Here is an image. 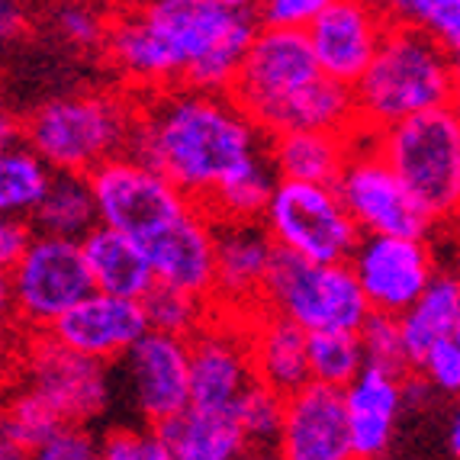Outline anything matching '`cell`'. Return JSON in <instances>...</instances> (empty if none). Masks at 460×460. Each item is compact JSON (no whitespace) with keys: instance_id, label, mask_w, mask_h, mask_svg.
<instances>
[{"instance_id":"cell-1","label":"cell","mask_w":460,"mask_h":460,"mask_svg":"<svg viewBox=\"0 0 460 460\" xmlns=\"http://www.w3.org/2000/svg\"><path fill=\"white\" fill-rule=\"evenodd\" d=\"M258 30V4L158 0L110 16L103 55L136 97L171 87L229 93Z\"/></svg>"},{"instance_id":"cell-2","label":"cell","mask_w":460,"mask_h":460,"mask_svg":"<svg viewBox=\"0 0 460 460\" xmlns=\"http://www.w3.org/2000/svg\"><path fill=\"white\" fill-rule=\"evenodd\" d=\"M203 207L219 187L268 155V136L229 93L171 87L136 97L129 152Z\"/></svg>"},{"instance_id":"cell-3","label":"cell","mask_w":460,"mask_h":460,"mask_svg":"<svg viewBox=\"0 0 460 460\" xmlns=\"http://www.w3.org/2000/svg\"><path fill=\"white\" fill-rule=\"evenodd\" d=\"M358 123L367 132H384L422 113L451 107V55L415 26L393 23L367 75L354 84Z\"/></svg>"},{"instance_id":"cell-4","label":"cell","mask_w":460,"mask_h":460,"mask_svg":"<svg viewBox=\"0 0 460 460\" xmlns=\"http://www.w3.org/2000/svg\"><path fill=\"white\" fill-rule=\"evenodd\" d=\"M136 93L75 91L46 100L23 123L26 146L55 174H87L129 152Z\"/></svg>"},{"instance_id":"cell-5","label":"cell","mask_w":460,"mask_h":460,"mask_svg":"<svg viewBox=\"0 0 460 460\" xmlns=\"http://www.w3.org/2000/svg\"><path fill=\"white\" fill-rule=\"evenodd\" d=\"M376 148L415 203L435 219L460 216V116L454 107L422 113L406 123L374 132Z\"/></svg>"},{"instance_id":"cell-6","label":"cell","mask_w":460,"mask_h":460,"mask_svg":"<svg viewBox=\"0 0 460 460\" xmlns=\"http://www.w3.org/2000/svg\"><path fill=\"white\" fill-rule=\"evenodd\" d=\"M261 309L280 315L306 335L358 332L370 315L351 264H306L277 252Z\"/></svg>"},{"instance_id":"cell-7","label":"cell","mask_w":460,"mask_h":460,"mask_svg":"<svg viewBox=\"0 0 460 460\" xmlns=\"http://www.w3.org/2000/svg\"><path fill=\"white\" fill-rule=\"evenodd\" d=\"M261 226L277 252L306 264H348L364 238L335 187L296 181H277Z\"/></svg>"},{"instance_id":"cell-8","label":"cell","mask_w":460,"mask_h":460,"mask_svg":"<svg viewBox=\"0 0 460 460\" xmlns=\"http://www.w3.org/2000/svg\"><path fill=\"white\" fill-rule=\"evenodd\" d=\"M10 290L16 329L26 335H46L62 315L93 293L81 242L32 232L23 258L10 270Z\"/></svg>"},{"instance_id":"cell-9","label":"cell","mask_w":460,"mask_h":460,"mask_svg":"<svg viewBox=\"0 0 460 460\" xmlns=\"http://www.w3.org/2000/svg\"><path fill=\"white\" fill-rule=\"evenodd\" d=\"M338 197L358 223L361 235L419 238L429 242L435 232V219L415 203L412 193L402 187L393 168L376 148V136L358 129L351 136V155L335 184Z\"/></svg>"},{"instance_id":"cell-10","label":"cell","mask_w":460,"mask_h":460,"mask_svg":"<svg viewBox=\"0 0 460 460\" xmlns=\"http://www.w3.org/2000/svg\"><path fill=\"white\" fill-rule=\"evenodd\" d=\"M100 226L123 232L146 245L193 207L184 193L146 162L119 155L91 174Z\"/></svg>"},{"instance_id":"cell-11","label":"cell","mask_w":460,"mask_h":460,"mask_svg":"<svg viewBox=\"0 0 460 460\" xmlns=\"http://www.w3.org/2000/svg\"><path fill=\"white\" fill-rule=\"evenodd\" d=\"M16 384L46 399L65 425H91L113 402V380L107 364L68 351L52 335H26Z\"/></svg>"},{"instance_id":"cell-12","label":"cell","mask_w":460,"mask_h":460,"mask_svg":"<svg viewBox=\"0 0 460 460\" xmlns=\"http://www.w3.org/2000/svg\"><path fill=\"white\" fill-rule=\"evenodd\" d=\"M319 75L323 71L315 65L306 32L261 26L254 42L248 46L245 58H242V68H238L229 97L264 132L277 110L290 97H296L303 87L313 84Z\"/></svg>"},{"instance_id":"cell-13","label":"cell","mask_w":460,"mask_h":460,"mask_svg":"<svg viewBox=\"0 0 460 460\" xmlns=\"http://www.w3.org/2000/svg\"><path fill=\"white\" fill-rule=\"evenodd\" d=\"M348 264L370 313L393 319L409 313L438 274L435 252L419 238L364 235Z\"/></svg>"},{"instance_id":"cell-14","label":"cell","mask_w":460,"mask_h":460,"mask_svg":"<svg viewBox=\"0 0 460 460\" xmlns=\"http://www.w3.org/2000/svg\"><path fill=\"white\" fill-rule=\"evenodd\" d=\"M190 345V406L207 412H232L258 384L248 348V319L216 309Z\"/></svg>"},{"instance_id":"cell-15","label":"cell","mask_w":460,"mask_h":460,"mask_svg":"<svg viewBox=\"0 0 460 460\" xmlns=\"http://www.w3.org/2000/svg\"><path fill=\"white\" fill-rule=\"evenodd\" d=\"M390 30V13L376 4L358 0H329L323 13L306 30L315 65L329 81L354 87L367 75L384 36Z\"/></svg>"},{"instance_id":"cell-16","label":"cell","mask_w":460,"mask_h":460,"mask_svg":"<svg viewBox=\"0 0 460 460\" xmlns=\"http://www.w3.org/2000/svg\"><path fill=\"white\" fill-rule=\"evenodd\" d=\"M129 399L146 425L162 429L190 409V345L148 332L123 358Z\"/></svg>"},{"instance_id":"cell-17","label":"cell","mask_w":460,"mask_h":460,"mask_svg":"<svg viewBox=\"0 0 460 460\" xmlns=\"http://www.w3.org/2000/svg\"><path fill=\"white\" fill-rule=\"evenodd\" d=\"M277 245L261 223L216 226V287L213 309L252 319L264 303Z\"/></svg>"},{"instance_id":"cell-18","label":"cell","mask_w":460,"mask_h":460,"mask_svg":"<svg viewBox=\"0 0 460 460\" xmlns=\"http://www.w3.org/2000/svg\"><path fill=\"white\" fill-rule=\"evenodd\" d=\"M46 335H52L68 351L110 367L113 361H123L148 335V319L142 303L136 299H116L93 290L84 303H77L68 315H62Z\"/></svg>"},{"instance_id":"cell-19","label":"cell","mask_w":460,"mask_h":460,"mask_svg":"<svg viewBox=\"0 0 460 460\" xmlns=\"http://www.w3.org/2000/svg\"><path fill=\"white\" fill-rule=\"evenodd\" d=\"M155 284L213 303L216 287V223L199 207L146 242Z\"/></svg>"},{"instance_id":"cell-20","label":"cell","mask_w":460,"mask_h":460,"mask_svg":"<svg viewBox=\"0 0 460 460\" xmlns=\"http://www.w3.org/2000/svg\"><path fill=\"white\" fill-rule=\"evenodd\" d=\"M274 451L284 460H354L345 393L309 384L287 396L284 429Z\"/></svg>"},{"instance_id":"cell-21","label":"cell","mask_w":460,"mask_h":460,"mask_svg":"<svg viewBox=\"0 0 460 460\" xmlns=\"http://www.w3.org/2000/svg\"><path fill=\"white\" fill-rule=\"evenodd\" d=\"M402 406V376L364 367V374L345 390L354 460H384Z\"/></svg>"},{"instance_id":"cell-22","label":"cell","mask_w":460,"mask_h":460,"mask_svg":"<svg viewBox=\"0 0 460 460\" xmlns=\"http://www.w3.org/2000/svg\"><path fill=\"white\" fill-rule=\"evenodd\" d=\"M248 348L258 384L280 396H293L309 386V335L280 315L258 309L248 319Z\"/></svg>"},{"instance_id":"cell-23","label":"cell","mask_w":460,"mask_h":460,"mask_svg":"<svg viewBox=\"0 0 460 460\" xmlns=\"http://www.w3.org/2000/svg\"><path fill=\"white\" fill-rule=\"evenodd\" d=\"M81 248H84V261L97 293L142 303L155 290V270L142 242L107 229V226H97L81 242Z\"/></svg>"},{"instance_id":"cell-24","label":"cell","mask_w":460,"mask_h":460,"mask_svg":"<svg viewBox=\"0 0 460 460\" xmlns=\"http://www.w3.org/2000/svg\"><path fill=\"white\" fill-rule=\"evenodd\" d=\"M351 155V136L332 132H280L268 138V162L277 181L335 187Z\"/></svg>"},{"instance_id":"cell-25","label":"cell","mask_w":460,"mask_h":460,"mask_svg":"<svg viewBox=\"0 0 460 460\" xmlns=\"http://www.w3.org/2000/svg\"><path fill=\"white\" fill-rule=\"evenodd\" d=\"M361 129L358 123V100L354 87L329 81L319 75L309 87L290 97L277 110L268 123L264 136H280V132H332V136H354Z\"/></svg>"},{"instance_id":"cell-26","label":"cell","mask_w":460,"mask_h":460,"mask_svg":"<svg viewBox=\"0 0 460 460\" xmlns=\"http://www.w3.org/2000/svg\"><path fill=\"white\" fill-rule=\"evenodd\" d=\"M457 313H460V270L438 268L435 280L419 296V303L409 313L399 315V332H402L409 367H419L429 358L431 348L454 338Z\"/></svg>"},{"instance_id":"cell-27","label":"cell","mask_w":460,"mask_h":460,"mask_svg":"<svg viewBox=\"0 0 460 460\" xmlns=\"http://www.w3.org/2000/svg\"><path fill=\"white\" fill-rule=\"evenodd\" d=\"M158 431L168 445L171 460H238L248 451L245 435L232 412H207L190 406Z\"/></svg>"},{"instance_id":"cell-28","label":"cell","mask_w":460,"mask_h":460,"mask_svg":"<svg viewBox=\"0 0 460 460\" xmlns=\"http://www.w3.org/2000/svg\"><path fill=\"white\" fill-rule=\"evenodd\" d=\"M32 232L68 242H84L100 226L97 199L87 174H55L49 184L46 199L39 203L36 216L30 219Z\"/></svg>"},{"instance_id":"cell-29","label":"cell","mask_w":460,"mask_h":460,"mask_svg":"<svg viewBox=\"0 0 460 460\" xmlns=\"http://www.w3.org/2000/svg\"><path fill=\"white\" fill-rule=\"evenodd\" d=\"M55 171L49 168L23 138L0 152V216L30 223L46 199Z\"/></svg>"},{"instance_id":"cell-30","label":"cell","mask_w":460,"mask_h":460,"mask_svg":"<svg viewBox=\"0 0 460 460\" xmlns=\"http://www.w3.org/2000/svg\"><path fill=\"white\" fill-rule=\"evenodd\" d=\"M277 174L270 168L268 155L252 162L245 171H238L235 177H229L213 197L203 203V213L213 219L216 226L226 223H261L268 213V203L274 197Z\"/></svg>"},{"instance_id":"cell-31","label":"cell","mask_w":460,"mask_h":460,"mask_svg":"<svg viewBox=\"0 0 460 460\" xmlns=\"http://www.w3.org/2000/svg\"><path fill=\"white\" fill-rule=\"evenodd\" d=\"M65 429L62 415L30 386L13 384L0 393V435L23 454H36Z\"/></svg>"},{"instance_id":"cell-32","label":"cell","mask_w":460,"mask_h":460,"mask_svg":"<svg viewBox=\"0 0 460 460\" xmlns=\"http://www.w3.org/2000/svg\"><path fill=\"white\" fill-rule=\"evenodd\" d=\"M361 338L354 332H325V335H309V380L329 390H341L364 374Z\"/></svg>"},{"instance_id":"cell-33","label":"cell","mask_w":460,"mask_h":460,"mask_svg":"<svg viewBox=\"0 0 460 460\" xmlns=\"http://www.w3.org/2000/svg\"><path fill=\"white\" fill-rule=\"evenodd\" d=\"M142 309H146L148 332L184 338V341H190L216 313L209 299H199L190 296V293L171 290V287H158V284L142 299Z\"/></svg>"},{"instance_id":"cell-34","label":"cell","mask_w":460,"mask_h":460,"mask_svg":"<svg viewBox=\"0 0 460 460\" xmlns=\"http://www.w3.org/2000/svg\"><path fill=\"white\" fill-rule=\"evenodd\" d=\"M287 396L268 390L264 384H254L232 409V419L245 435L248 451H274L284 429Z\"/></svg>"},{"instance_id":"cell-35","label":"cell","mask_w":460,"mask_h":460,"mask_svg":"<svg viewBox=\"0 0 460 460\" xmlns=\"http://www.w3.org/2000/svg\"><path fill=\"white\" fill-rule=\"evenodd\" d=\"M386 13L393 23L422 30L445 52L460 49V0H396Z\"/></svg>"},{"instance_id":"cell-36","label":"cell","mask_w":460,"mask_h":460,"mask_svg":"<svg viewBox=\"0 0 460 460\" xmlns=\"http://www.w3.org/2000/svg\"><path fill=\"white\" fill-rule=\"evenodd\" d=\"M358 338H361L367 367L386 370V374H399V376L406 374L409 358H406V345H402V332H399V319L370 313L364 329L358 332Z\"/></svg>"},{"instance_id":"cell-37","label":"cell","mask_w":460,"mask_h":460,"mask_svg":"<svg viewBox=\"0 0 460 460\" xmlns=\"http://www.w3.org/2000/svg\"><path fill=\"white\" fill-rule=\"evenodd\" d=\"M100 460H171V451L152 425H116L100 438Z\"/></svg>"},{"instance_id":"cell-38","label":"cell","mask_w":460,"mask_h":460,"mask_svg":"<svg viewBox=\"0 0 460 460\" xmlns=\"http://www.w3.org/2000/svg\"><path fill=\"white\" fill-rule=\"evenodd\" d=\"M52 23L58 36L75 49H100L107 42L110 30V13L97 7H84V4H65L52 13Z\"/></svg>"},{"instance_id":"cell-39","label":"cell","mask_w":460,"mask_h":460,"mask_svg":"<svg viewBox=\"0 0 460 460\" xmlns=\"http://www.w3.org/2000/svg\"><path fill=\"white\" fill-rule=\"evenodd\" d=\"M30 460H100V438L87 425H65Z\"/></svg>"},{"instance_id":"cell-40","label":"cell","mask_w":460,"mask_h":460,"mask_svg":"<svg viewBox=\"0 0 460 460\" xmlns=\"http://www.w3.org/2000/svg\"><path fill=\"white\" fill-rule=\"evenodd\" d=\"M325 4L329 0H268V4H258V16L268 30L306 32L315 16L323 13Z\"/></svg>"},{"instance_id":"cell-41","label":"cell","mask_w":460,"mask_h":460,"mask_svg":"<svg viewBox=\"0 0 460 460\" xmlns=\"http://www.w3.org/2000/svg\"><path fill=\"white\" fill-rule=\"evenodd\" d=\"M422 376L431 384V390L447 393V396H460V341L447 338L441 345L429 351L422 364H419Z\"/></svg>"},{"instance_id":"cell-42","label":"cell","mask_w":460,"mask_h":460,"mask_svg":"<svg viewBox=\"0 0 460 460\" xmlns=\"http://www.w3.org/2000/svg\"><path fill=\"white\" fill-rule=\"evenodd\" d=\"M30 238H32L30 223H23V219H4V216H0V274L10 277L16 261L23 258Z\"/></svg>"},{"instance_id":"cell-43","label":"cell","mask_w":460,"mask_h":460,"mask_svg":"<svg viewBox=\"0 0 460 460\" xmlns=\"http://www.w3.org/2000/svg\"><path fill=\"white\" fill-rule=\"evenodd\" d=\"M23 341L26 338H20L16 325H0V374H4V370H16Z\"/></svg>"},{"instance_id":"cell-44","label":"cell","mask_w":460,"mask_h":460,"mask_svg":"<svg viewBox=\"0 0 460 460\" xmlns=\"http://www.w3.org/2000/svg\"><path fill=\"white\" fill-rule=\"evenodd\" d=\"M26 23V13L16 4H10V0H0V49L7 46V42H13L16 36H20V30H23Z\"/></svg>"},{"instance_id":"cell-45","label":"cell","mask_w":460,"mask_h":460,"mask_svg":"<svg viewBox=\"0 0 460 460\" xmlns=\"http://www.w3.org/2000/svg\"><path fill=\"white\" fill-rule=\"evenodd\" d=\"M431 384L425 380V376H409V380H402V399H406L409 406H425L431 396Z\"/></svg>"},{"instance_id":"cell-46","label":"cell","mask_w":460,"mask_h":460,"mask_svg":"<svg viewBox=\"0 0 460 460\" xmlns=\"http://www.w3.org/2000/svg\"><path fill=\"white\" fill-rule=\"evenodd\" d=\"M20 132H23V126L16 123L7 110L0 107V152H4V148H10L13 142H20Z\"/></svg>"},{"instance_id":"cell-47","label":"cell","mask_w":460,"mask_h":460,"mask_svg":"<svg viewBox=\"0 0 460 460\" xmlns=\"http://www.w3.org/2000/svg\"><path fill=\"white\" fill-rule=\"evenodd\" d=\"M0 325H16L13 290H10V277L7 274H0Z\"/></svg>"},{"instance_id":"cell-48","label":"cell","mask_w":460,"mask_h":460,"mask_svg":"<svg viewBox=\"0 0 460 460\" xmlns=\"http://www.w3.org/2000/svg\"><path fill=\"white\" fill-rule=\"evenodd\" d=\"M447 445H451V454L460 460V406L454 409L451 415V429H447Z\"/></svg>"},{"instance_id":"cell-49","label":"cell","mask_w":460,"mask_h":460,"mask_svg":"<svg viewBox=\"0 0 460 460\" xmlns=\"http://www.w3.org/2000/svg\"><path fill=\"white\" fill-rule=\"evenodd\" d=\"M0 460H30V454H23L16 445H10L7 438L0 435Z\"/></svg>"},{"instance_id":"cell-50","label":"cell","mask_w":460,"mask_h":460,"mask_svg":"<svg viewBox=\"0 0 460 460\" xmlns=\"http://www.w3.org/2000/svg\"><path fill=\"white\" fill-rule=\"evenodd\" d=\"M238 460H284L277 451H245Z\"/></svg>"},{"instance_id":"cell-51","label":"cell","mask_w":460,"mask_h":460,"mask_svg":"<svg viewBox=\"0 0 460 460\" xmlns=\"http://www.w3.org/2000/svg\"><path fill=\"white\" fill-rule=\"evenodd\" d=\"M454 341H460V313H457V329H454Z\"/></svg>"}]
</instances>
